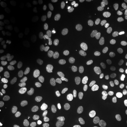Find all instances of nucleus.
I'll return each instance as SVG.
<instances>
[{
    "instance_id": "obj_12",
    "label": "nucleus",
    "mask_w": 127,
    "mask_h": 127,
    "mask_svg": "<svg viewBox=\"0 0 127 127\" xmlns=\"http://www.w3.org/2000/svg\"><path fill=\"white\" fill-rule=\"evenodd\" d=\"M14 112L13 109L9 106L2 104L0 106V121L1 122H7L9 121L10 119L13 117Z\"/></svg>"
},
{
    "instance_id": "obj_2",
    "label": "nucleus",
    "mask_w": 127,
    "mask_h": 127,
    "mask_svg": "<svg viewBox=\"0 0 127 127\" xmlns=\"http://www.w3.org/2000/svg\"><path fill=\"white\" fill-rule=\"evenodd\" d=\"M21 112L25 117H31L42 123H48L52 114L48 104L44 101H30L21 105Z\"/></svg>"
},
{
    "instance_id": "obj_1",
    "label": "nucleus",
    "mask_w": 127,
    "mask_h": 127,
    "mask_svg": "<svg viewBox=\"0 0 127 127\" xmlns=\"http://www.w3.org/2000/svg\"><path fill=\"white\" fill-rule=\"evenodd\" d=\"M1 17L7 27L17 31H23L28 25L26 13L22 9L13 6H5L1 9Z\"/></svg>"
},
{
    "instance_id": "obj_7",
    "label": "nucleus",
    "mask_w": 127,
    "mask_h": 127,
    "mask_svg": "<svg viewBox=\"0 0 127 127\" xmlns=\"http://www.w3.org/2000/svg\"><path fill=\"white\" fill-rule=\"evenodd\" d=\"M103 22L108 28L113 30H122L125 27L124 18L116 9L106 10L104 14Z\"/></svg>"
},
{
    "instance_id": "obj_3",
    "label": "nucleus",
    "mask_w": 127,
    "mask_h": 127,
    "mask_svg": "<svg viewBox=\"0 0 127 127\" xmlns=\"http://www.w3.org/2000/svg\"><path fill=\"white\" fill-rule=\"evenodd\" d=\"M42 17L46 22L54 26H60L65 20V10L64 8L56 2H44L40 6Z\"/></svg>"
},
{
    "instance_id": "obj_11",
    "label": "nucleus",
    "mask_w": 127,
    "mask_h": 127,
    "mask_svg": "<svg viewBox=\"0 0 127 127\" xmlns=\"http://www.w3.org/2000/svg\"><path fill=\"white\" fill-rule=\"evenodd\" d=\"M118 116L112 110H106L101 115L98 127H118Z\"/></svg>"
},
{
    "instance_id": "obj_8",
    "label": "nucleus",
    "mask_w": 127,
    "mask_h": 127,
    "mask_svg": "<svg viewBox=\"0 0 127 127\" xmlns=\"http://www.w3.org/2000/svg\"><path fill=\"white\" fill-rule=\"evenodd\" d=\"M57 121L60 127H77V120L72 109L61 105L57 110Z\"/></svg>"
},
{
    "instance_id": "obj_6",
    "label": "nucleus",
    "mask_w": 127,
    "mask_h": 127,
    "mask_svg": "<svg viewBox=\"0 0 127 127\" xmlns=\"http://www.w3.org/2000/svg\"><path fill=\"white\" fill-rule=\"evenodd\" d=\"M14 90L24 97H33L38 93L39 86L37 82L32 79L19 78L14 84Z\"/></svg>"
},
{
    "instance_id": "obj_5",
    "label": "nucleus",
    "mask_w": 127,
    "mask_h": 127,
    "mask_svg": "<svg viewBox=\"0 0 127 127\" xmlns=\"http://www.w3.org/2000/svg\"><path fill=\"white\" fill-rule=\"evenodd\" d=\"M41 83L46 91L50 92H58L61 88V78L58 69L49 67L41 73Z\"/></svg>"
},
{
    "instance_id": "obj_14",
    "label": "nucleus",
    "mask_w": 127,
    "mask_h": 127,
    "mask_svg": "<svg viewBox=\"0 0 127 127\" xmlns=\"http://www.w3.org/2000/svg\"><path fill=\"white\" fill-rule=\"evenodd\" d=\"M27 127H35V126H27Z\"/></svg>"
},
{
    "instance_id": "obj_13",
    "label": "nucleus",
    "mask_w": 127,
    "mask_h": 127,
    "mask_svg": "<svg viewBox=\"0 0 127 127\" xmlns=\"http://www.w3.org/2000/svg\"><path fill=\"white\" fill-rule=\"evenodd\" d=\"M7 127H22L20 124L18 123H10L9 124H7Z\"/></svg>"
},
{
    "instance_id": "obj_4",
    "label": "nucleus",
    "mask_w": 127,
    "mask_h": 127,
    "mask_svg": "<svg viewBox=\"0 0 127 127\" xmlns=\"http://www.w3.org/2000/svg\"><path fill=\"white\" fill-rule=\"evenodd\" d=\"M18 41L24 49L32 54H37L42 48V42L40 36L32 29L26 28L19 32Z\"/></svg>"
},
{
    "instance_id": "obj_9",
    "label": "nucleus",
    "mask_w": 127,
    "mask_h": 127,
    "mask_svg": "<svg viewBox=\"0 0 127 127\" xmlns=\"http://www.w3.org/2000/svg\"><path fill=\"white\" fill-rule=\"evenodd\" d=\"M17 69V63L12 58L1 59L0 61V77L7 78L12 76Z\"/></svg>"
},
{
    "instance_id": "obj_10",
    "label": "nucleus",
    "mask_w": 127,
    "mask_h": 127,
    "mask_svg": "<svg viewBox=\"0 0 127 127\" xmlns=\"http://www.w3.org/2000/svg\"><path fill=\"white\" fill-rule=\"evenodd\" d=\"M18 100L17 91L6 84L0 85V102L2 104H13Z\"/></svg>"
}]
</instances>
